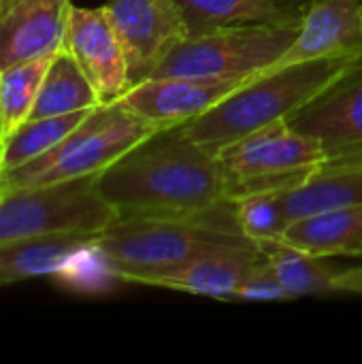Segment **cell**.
<instances>
[{
	"mask_svg": "<svg viewBox=\"0 0 362 364\" xmlns=\"http://www.w3.org/2000/svg\"><path fill=\"white\" fill-rule=\"evenodd\" d=\"M117 218H213L230 207L215 151L162 128L96 175Z\"/></svg>",
	"mask_w": 362,
	"mask_h": 364,
	"instance_id": "1",
	"label": "cell"
},
{
	"mask_svg": "<svg viewBox=\"0 0 362 364\" xmlns=\"http://www.w3.org/2000/svg\"><path fill=\"white\" fill-rule=\"evenodd\" d=\"M260 252V250H258ZM290 294L277 279L275 271L267 262V258L260 254L258 262L241 284L235 301H288Z\"/></svg>",
	"mask_w": 362,
	"mask_h": 364,
	"instance_id": "25",
	"label": "cell"
},
{
	"mask_svg": "<svg viewBox=\"0 0 362 364\" xmlns=\"http://www.w3.org/2000/svg\"><path fill=\"white\" fill-rule=\"evenodd\" d=\"M53 55L36 58L11 68L0 70L2 83V111H4V141L11 132H15L23 122L30 119L34 102L38 98L43 79L49 70Z\"/></svg>",
	"mask_w": 362,
	"mask_h": 364,
	"instance_id": "22",
	"label": "cell"
},
{
	"mask_svg": "<svg viewBox=\"0 0 362 364\" xmlns=\"http://www.w3.org/2000/svg\"><path fill=\"white\" fill-rule=\"evenodd\" d=\"M96 239L81 245L77 252H73L51 277H55V282L62 284L64 288L73 292H81V294L109 292L117 284H122L117 271L113 269L111 258L98 245Z\"/></svg>",
	"mask_w": 362,
	"mask_h": 364,
	"instance_id": "23",
	"label": "cell"
},
{
	"mask_svg": "<svg viewBox=\"0 0 362 364\" xmlns=\"http://www.w3.org/2000/svg\"><path fill=\"white\" fill-rule=\"evenodd\" d=\"M115 220L96 177L0 192V245L70 232L98 235Z\"/></svg>",
	"mask_w": 362,
	"mask_h": 364,
	"instance_id": "7",
	"label": "cell"
},
{
	"mask_svg": "<svg viewBox=\"0 0 362 364\" xmlns=\"http://www.w3.org/2000/svg\"><path fill=\"white\" fill-rule=\"evenodd\" d=\"M344 55L362 58V0H312L294 43L267 70Z\"/></svg>",
	"mask_w": 362,
	"mask_h": 364,
	"instance_id": "12",
	"label": "cell"
},
{
	"mask_svg": "<svg viewBox=\"0 0 362 364\" xmlns=\"http://www.w3.org/2000/svg\"><path fill=\"white\" fill-rule=\"evenodd\" d=\"M282 200L290 222L333 207L362 205V154L326 160L303 186L284 192Z\"/></svg>",
	"mask_w": 362,
	"mask_h": 364,
	"instance_id": "15",
	"label": "cell"
},
{
	"mask_svg": "<svg viewBox=\"0 0 362 364\" xmlns=\"http://www.w3.org/2000/svg\"><path fill=\"white\" fill-rule=\"evenodd\" d=\"M4 149V111H2V83H0V158Z\"/></svg>",
	"mask_w": 362,
	"mask_h": 364,
	"instance_id": "27",
	"label": "cell"
},
{
	"mask_svg": "<svg viewBox=\"0 0 362 364\" xmlns=\"http://www.w3.org/2000/svg\"><path fill=\"white\" fill-rule=\"evenodd\" d=\"M258 245H233L207 252L194 260L151 275L145 286L169 288L179 292H190L198 296H211L220 301H230L237 296L241 284L258 262Z\"/></svg>",
	"mask_w": 362,
	"mask_h": 364,
	"instance_id": "14",
	"label": "cell"
},
{
	"mask_svg": "<svg viewBox=\"0 0 362 364\" xmlns=\"http://www.w3.org/2000/svg\"><path fill=\"white\" fill-rule=\"evenodd\" d=\"M288 122L318 139L329 160L362 154V62Z\"/></svg>",
	"mask_w": 362,
	"mask_h": 364,
	"instance_id": "11",
	"label": "cell"
},
{
	"mask_svg": "<svg viewBox=\"0 0 362 364\" xmlns=\"http://www.w3.org/2000/svg\"><path fill=\"white\" fill-rule=\"evenodd\" d=\"M98 235L70 232L0 245V288L32 277H51L73 252Z\"/></svg>",
	"mask_w": 362,
	"mask_h": 364,
	"instance_id": "17",
	"label": "cell"
},
{
	"mask_svg": "<svg viewBox=\"0 0 362 364\" xmlns=\"http://www.w3.org/2000/svg\"><path fill=\"white\" fill-rule=\"evenodd\" d=\"M154 132H158L156 126L128 111L122 102L98 105L51 151L4 173L0 177V192L96 177Z\"/></svg>",
	"mask_w": 362,
	"mask_h": 364,
	"instance_id": "4",
	"label": "cell"
},
{
	"mask_svg": "<svg viewBox=\"0 0 362 364\" xmlns=\"http://www.w3.org/2000/svg\"><path fill=\"white\" fill-rule=\"evenodd\" d=\"M122 282L145 284L196 256L233 245H252L230 207L213 218H117L98 235Z\"/></svg>",
	"mask_w": 362,
	"mask_h": 364,
	"instance_id": "3",
	"label": "cell"
},
{
	"mask_svg": "<svg viewBox=\"0 0 362 364\" xmlns=\"http://www.w3.org/2000/svg\"><path fill=\"white\" fill-rule=\"evenodd\" d=\"M260 254L267 258L271 269L275 271L277 279L290 294V299L322 294V292H337L335 282L337 275L331 267L324 264V258L307 254L284 239L277 241H260L256 243Z\"/></svg>",
	"mask_w": 362,
	"mask_h": 364,
	"instance_id": "20",
	"label": "cell"
},
{
	"mask_svg": "<svg viewBox=\"0 0 362 364\" xmlns=\"http://www.w3.org/2000/svg\"><path fill=\"white\" fill-rule=\"evenodd\" d=\"M245 79L147 77L130 85L117 102L158 130L192 122L247 83Z\"/></svg>",
	"mask_w": 362,
	"mask_h": 364,
	"instance_id": "9",
	"label": "cell"
},
{
	"mask_svg": "<svg viewBox=\"0 0 362 364\" xmlns=\"http://www.w3.org/2000/svg\"><path fill=\"white\" fill-rule=\"evenodd\" d=\"M335 290L337 292H358V294H362V264L339 273L337 282H335Z\"/></svg>",
	"mask_w": 362,
	"mask_h": 364,
	"instance_id": "26",
	"label": "cell"
},
{
	"mask_svg": "<svg viewBox=\"0 0 362 364\" xmlns=\"http://www.w3.org/2000/svg\"><path fill=\"white\" fill-rule=\"evenodd\" d=\"M301 28L290 23H237L183 38L151 77L245 79L277 64Z\"/></svg>",
	"mask_w": 362,
	"mask_h": 364,
	"instance_id": "6",
	"label": "cell"
},
{
	"mask_svg": "<svg viewBox=\"0 0 362 364\" xmlns=\"http://www.w3.org/2000/svg\"><path fill=\"white\" fill-rule=\"evenodd\" d=\"M239 230L254 243L284 239L290 224L282 194H250L233 200Z\"/></svg>",
	"mask_w": 362,
	"mask_h": 364,
	"instance_id": "24",
	"label": "cell"
},
{
	"mask_svg": "<svg viewBox=\"0 0 362 364\" xmlns=\"http://www.w3.org/2000/svg\"><path fill=\"white\" fill-rule=\"evenodd\" d=\"M0 177H2V166H0Z\"/></svg>",
	"mask_w": 362,
	"mask_h": 364,
	"instance_id": "29",
	"label": "cell"
},
{
	"mask_svg": "<svg viewBox=\"0 0 362 364\" xmlns=\"http://www.w3.org/2000/svg\"><path fill=\"white\" fill-rule=\"evenodd\" d=\"M70 0H19L0 17V70L55 55L68 32Z\"/></svg>",
	"mask_w": 362,
	"mask_h": 364,
	"instance_id": "13",
	"label": "cell"
},
{
	"mask_svg": "<svg viewBox=\"0 0 362 364\" xmlns=\"http://www.w3.org/2000/svg\"><path fill=\"white\" fill-rule=\"evenodd\" d=\"M64 47L79 62L102 105L117 100L132 85L122 41L105 6H73Z\"/></svg>",
	"mask_w": 362,
	"mask_h": 364,
	"instance_id": "10",
	"label": "cell"
},
{
	"mask_svg": "<svg viewBox=\"0 0 362 364\" xmlns=\"http://www.w3.org/2000/svg\"><path fill=\"white\" fill-rule=\"evenodd\" d=\"M188 36L237 23H290L301 17L277 6V0H175Z\"/></svg>",
	"mask_w": 362,
	"mask_h": 364,
	"instance_id": "19",
	"label": "cell"
},
{
	"mask_svg": "<svg viewBox=\"0 0 362 364\" xmlns=\"http://www.w3.org/2000/svg\"><path fill=\"white\" fill-rule=\"evenodd\" d=\"M358 62L362 58L344 55L262 70L201 117L181 124L179 130L188 139L215 151L262 126L294 117Z\"/></svg>",
	"mask_w": 362,
	"mask_h": 364,
	"instance_id": "2",
	"label": "cell"
},
{
	"mask_svg": "<svg viewBox=\"0 0 362 364\" xmlns=\"http://www.w3.org/2000/svg\"><path fill=\"white\" fill-rule=\"evenodd\" d=\"M98 105H102V100L96 87L81 70L73 53L62 47L49 64L30 119L75 113L81 109H94Z\"/></svg>",
	"mask_w": 362,
	"mask_h": 364,
	"instance_id": "18",
	"label": "cell"
},
{
	"mask_svg": "<svg viewBox=\"0 0 362 364\" xmlns=\"http://www.w3.org/2000/svg\"><path fill=\"white\" fill-rule=\"evenodd\" d=\"M284 241L320 258H362V205L333 207L297 218L288 224Z\"/></svg>",
	"mask_w": 362,
	"mask_h": 364,
	"instance_id": "16",
	"label": "cell"
},
{
	"mask_svg": "<svg viewBox=\"0 0 362 364\" xmlns=\"http://www.w3.org/2000/svg\"><path fill=\"white\" fill-rule=\"evenodd\" d=\"M226 200L250 194H284L303 186L329 160L324 145L288 119L262 126L215 149Z\"/></svg>",
	"mask_w": 362,
	"mask_h": 364,
	"instance_id": "5",
	"label": "cell"
},
{
	"mask_svg": "<svg viewBox=\"0 0 362 364\" xmlns=\"http://www.w3.org/2000/svg\"><path fill=\"white\" fill-rule=\"evenodd\" d=\"M105 11L122 41L130 83H139L188 38V26L175 0H109Z\"/></svg>",
	"mask_w": 362,
	"mask_h": 364,
	"instance_id": "8",
	"label": "cell"
},
{
	"mask_svg": "<svg viewBox=\"0 0 362 364\" xmlns=\"http://www.w3.org/2000/svg\"><path fill=\"white\" fill-rule=\"evenodd\" d=\"M94 109H81V111H75V113L36 117V119L23 122L4 141V149H2V158H0L2 175L9 173V171H15V168L23 166V164H28V162H32L36 158H41L47 151H51L73 130H77Z\"/></svg>",
	"mask_w": 362,
	"mask_h": 364,
	"instance_id": "21",
	"label": "cell"
},
{
	"mask_svg": "<svg viewBox=\"0 0 362 364\" xmlns=\"http://www.w3.org/2000/svg\"><path fill=\"white\" fill-rule=\"evenodd\" d=\"M17 2H19V0H0V17H2L13 4H17Z\"/></svg>",
	"mask_w": 362,
	"mask_h": 364,
	"instance_id": "28",
	"label": "cell"
}]
</instances>
